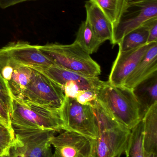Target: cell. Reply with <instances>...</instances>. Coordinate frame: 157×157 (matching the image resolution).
<instances>
[{"label": "cell", "mask_w": 157, "mask_h": 157, "mask_svg": "<svg viewBox=\"0 0 157 157\" xmlns=\"http://www.w3.org/2000/svg\"><path fill=\"white\" fill-rule=\"evenodd\" d=\"M10 117L14 134L65 131L59 109H48L24 100L12 98Z\"/></svg>", "instance_id": "cell-1"}, {"label": "cell", "mask_w": 157, "mask_h": 157, "mask_svg": "<svg viewBox=\"0 0 157 157\" xmlns=\"http://www.w3.org/2000/svg\"><path fill=\"white\" fill-rule=\"evenodd\" d=\"M96 100L119 123L131 130L142 119L140 105L132 89L102 81L96 89Z\"/></svg>", "instance_id": "cell-2"}, {"label": "cell", "mask_w": 157, "mask_h": 157, "mask_svg": "<svg viewBox=\"0 0 157 157\" xmlns=\"http://www.w3.org/2000/svg\"><path fill=\"white\" fill-rule=\"evenodd\" d=\"M39 48L55 65L89 77L101 74L99 64L75 41L67 45L48 43Z\"/></svg>", "instance_id": "cell-3"}, {"label": "cell", "mask_w": 157, "mask_h": 157, "mask_svg": "<svg viewBox=\"0 0 157 157\" xmlns=\"http://www.w3.org/2000/svg\"><path fill=\"white\" fill-rule=\"evenodd\" d=\"M157 18V0H123L112 25L111 43L118 44L124 36L147 22Z\"/></svg>", "instance_id": "cell-4"}, {"label": "cell", "mask_w": 157, "mask_h": 157, "mask_svg": "<svg viewBox=\"0 0 157 157\" xmlns=\"http://www.w3.org/2000/svg\"><path fill=\"white\" fill-rule=\"evenodd\" d=\"M98 134L94 140L95 157H120L125 153L131 130L111 116L98 122Z\"/></svg>", "instance_id": "cell-5"}, {"label": "cell", "mask_w": 157, "mask_h": 157, "mask_svg": "<svg viewBox=\"0 0 157 157\" xmlns=\"http://www.w3.org/2000/svg\"><path fill=\"white\" fill-rule=\"evenodd\" d=\"M59 113L65 131L74 132L91 139H96L98 128L91 103L83 105L75 98L65 97Z\"/></svg>", "instance_id": "cell-6"}, {"label": "cell", "mask_w": 157, "mask_h": 157, "mask_svg": "<svg viewBox=\"0 0 157 157\" xmlns=\"http://www.w3.org/2000/svg\"><path fill=\"white\" fill-rule=\"evenodd\" d=\"M65 98L64 92L61 86L35 71L25 90L23 100L48 109L59 110Z\"/></svg>", "instance_id": "cell-7"}, {"label": "cell", "mask_w": 157, "mask_h": 157, "mask_svg": "<svg viewBox=\"0 0 157 157\" xmlns=\"http://www.w3.org/2000/svg\"><path fill=\"white\" fill-rule=\"evenodd\" d=\"M54 131L15 134V142L9 157H53L51 140Z\"/></svg>", "instance_id": "cell-8"}, {"label": "cell", "mask_w": 157, "mask_h": 157, "mask_svg": "<svg viewBox=\"0 0 157 157\" xmlns=\"http://www.w3.org/2000/svg\"><path fill=\"white\" fill-rule=\"evenodd\" d=\"M35 72L33 69L15 61L2 48L0 49V75L11 98L23 99L25 90Z\"/></svg>", "instance_id": "cell-9"}, {"label": "cell", "mask_w": 157, "mask_h": 157, "mask_svg": "<svg viewBox=\"0 0 157 157\" xmlns=\"http://www.w3.org/2000/svg\"><path fill=\"white\" fill-rule=\"evenodd\" d=\"M94 140L74 132L65 131L51 140L53 157H90L94 153Z\"/></svg>", "instance_id": "cell-10"}, {"label": "cell", "mask_w": 157, "mask_h": 157, "mask_svg": "<svg viewBox=\"0 0 157 157\" xmlns=\"http://www.w3.org/2000/svg\"><path fill=\"white\" fill-rule=\"evenodd\" d=\"M2 48L6 54L19 64L39 71L54 64L42 53L39 45H32L25 41L10 42Z\"/></svg>", "instance_id": "cell-11"}, {"label": "cell", "mask_w": 157, "mask_h": 157, "mask_svg": "<svg viewBox=\"0 0 157 157\" xmlns=\"http://www.w3.org/2000/svg\"><path fill=\"white\" fill-rule=\"evenodd\" d=\"M155 43L146 44L127 51H119L108 81L113 86H124L127 78Z\"/></svg>", "instance_id": "cell-12"}, {"label": "cell", "mask_w": 157, "mask_h": 157, "mask_svg": "<svg viewBox=\"0 0 157 157\" xmlns=\"http://www.w3.org/2000/svg\"><path fill=\"white\" fill-rule=\"evenodd\" d=\"M37 71L43 74L62 88L65 83L73 82L77 84L81 90L96 89L102 82L98 77L86 76L55 64Z\"/></svg>", "instance_id": "cell-13"}, {"label": "cell", "mask_w": 157, "mask_h": 157, "mask_svg": "<svg viewBox=\"0 0 157 157\" xmlns=\"http://www.w3.org/2000/svg\"><path fill=\"white\" fill-rule=\"evenodd\" d=\"M157 72V42L146 53L124 86L133 89L141 82Z\"/></svg>", "instance_id": "cell-14"}, {"label": "cell", "mask_w": 157, "mask_h": 157, "mask_svg": "<svg viewBox=\"0 0 157 157\" xmlns=\"http://www.w3.org/2000/svg\"><path fill=\"white\" fill-rule=\"evenodd\" d=\"M86 19L99 39L102 42L111 40L112 25L100 8L94 3L86 2Z\"/></svg>", "instance_id": "cell-15"}, {"label": "cell", "mask_w": 157, "mask_h": 157, "mask_svg": "<svg viewBox=\"0 0 157 157\" xmlns=\"http://www.w3.org/2000/svg\"><path fill=\"white\" fill-rule=\"evenodd\" d=\"M132 90L140 105V116L142 120L148 109L157 102V72Z\"/></svg>", "instance_id": "cell-16"}, {"label": "cell", "mask_w": 157, "mask_h": 157, "mask_svg": "<svg viewBox=\"0 0 157 157\" xmlns=\"http://www.w3.org/2000/svg\"><path fill=\"white\" fill-rule=\"evenodd\" d=\"M143 120L145 153H157V102L148 109Z\"/></svg>", "instance_id": "cell-17"}, {"label": "cell", "mask_w": 157, "mask_h": 157, "mask_svg": "<svg viewBox=\"0 0 157 157\" xmlns=\"http://www.w3.org/2000/svg\"><path fill=\"white\" fill-rule=\"evenodd\" d=\"M74 41L90 55L96 52L102 44L86 20L80 25Z\"/></svg>", "instance_id": "cell-18"}, {"label": "cell", "mask_w": 157, "mask_h": 157, "mask_svg": "<svg viewBox=\"0 0 157 157\" xmlns=\"http://www.w3.org/2000/svg\"><path fill=\"white\" fill-rule=\"evenodd\" d=\"M143 127L142 119L131 130L125 151L126 157H145L143 147Z\"/></svg>", "instance_id": "cell-19"}, {"label": "cell", "mask_w": 157, "mask_h": 157, "mask_svg": "<svg viewBox=\"0 0 157 157\" xmlns=\"http://www.w3.org/2000/svg\"><path fill=\"white\" fill-rule=\"evenodd\" d=\"M148 28L144 25L125 35L120 41L119 52H124L133 49L147 44Z\"/></svg>", "instance_id": "cell-20"}, {"label": "cell", "mask_w": 157, "mask_h": 157, "mask_svg": "<svg viewBox=\"0 0 157 157\" xmlns=\"http://www.w3.org/2000/svg\"><path fill=\"white\" fill-rule=\"evenodd\" d=\"M96 5L112 25L117 20L123 0H88Z\"/></svg>", "instance_id": "cell-21"}, {"label": "cell", "mask_w": 157, "mask_h": 157, "mask_svg": "<svg viewBox=\"0 0 157 157\" xmlns=\"http://www.w3.org/2000/svg\"><path fill=\"white\" fill-rule=\"evenodd\" d=\"M14 142V132L0 125V147L8 155Z\"/></svg>", "instance_id": "cell-22"}, {"label": "cell", "mask_w": 157, "mask_h": 157, "mask_svg": "<svg viewBox=\"0 0 157 157\" xmlns=\"http://www.w3.org/2000/svg\"><path fill=\"white\" fill-rule=\"evenodd\" d=\"M0 101L11 113L12 109V98L3 78L0 75Z\"/></svg>", "instance_id": "cell-23"}, {"label": "cell", "mask_w": 157, "mask_h": 157, "mask_svg": "<svg viewBox=\"0 0 157 157\" xmlns=\"http://www.w3.org/2000/svg\"><path fill=\"white\" fill-rule=\"evenodd\" d=\"M75 99L83 105L89 104L96 99V89L80 90Z\"/></svg>", "instance_id": "cell-24"}, {"label": "cell", "mask_w": 157, "mask_h": 157, "mask_svg": "<svg viewBox=\"0 0 157 157\" xmlns=\"http://www.w3.org/2000/svg\"><path fill=\"white\" fill-rule=\"evenodd\" d=\"M0 125L14 132L11 124V117L7 109L0 101Z\"/></svg>", "instance_id": "cell-25"}, {"label": "cell", "mask_w": 157, "mask_h": 157, "mask_svg": "<svg viewBox=\"0 0 157 157\" xmlns=\"http://www.w3.org/2000/svg\"><path fill=\"white\" fill-rule=\"evenodd\" d=\"M144 25L148 28V36L147 44L157 42V18H153Z\"/></svg>", "instance_id": "cell-26"}, {"label": "cell", "mask_w": 157, "mask_h": 157, "mask_svg": "<svg viewBox=\"0 0 157 157\" xmlns=\"http://www.w3.org/2000/svg\"><path fill=\"white\" fill-rule=\"evenodd\" d=\"M65 97L76 98L79 90H81L77 84L73 82L65 83L63 87Z\"/></svg>", "instance_id": "cell-27"}, {"label": "cell", "mask_w": 157, "mask_h": 157, "mask_svg": "<svg viewBox=\"0 0 157 157\" xmlns=\"http://www.w3.org/2000/svg\"><path fill=\"white\" fill-rule=\"evenodd\" d=\"M31 1L36 0H0V7L2 9H6L20 3Z\"/></svg>", "instance_id": "cell-28"}, {"label": "cell", "mask_w": 157, "mask_h": 157, "mask_svg": "<svg viewBox=\"0 0 157 157\" xmlns=\"http://www.w3.org/2000/svg\"><path fill=\"white\" fill-rule=\"evenodd\" d=\"M7 156L8 155L0 147V157H5Z\"/></svg>", "instance_id": "cell-29"}, {"label": "cell", "mask_w": 157, "mask_h": 157, "mask_svg": "<svg viewBox=\"0 0 157 157\" xmlns=\"http://www.w3.org/2000/svg\"><path fill=\"white\" fill-rule=\"evenodd\" d=\"M145 157H157V153L145 154Z\"/></svg>", "instance_id": "cell-30"}, {"label": "cell", "mask_w": 157, "mask_h": 157, "mask_svg": "<svg viewBox=\"0 0 157 157\" xmlns=\"http://www.w3.org/2000/svg\"><path fill=\"white\" fill-rule=\"evenodd\" d=\"M95 157V156H94V155H92V156H91V157Z\"/></svg>", "instance_id": "cell-31"}, {"label": "cell", "mask_w": 157, "mask_h": 157, "mask_svg": "<svg viewBox=\"0 0 157 157\" xmlns=\"http://www.w3.org/2000/svg\"><path fill=\"white\" fill-rule=\"evenodd\" d=\"M9 157L8 156H6V157Z\"/></svg>", "instance_id": "cell-32"}]
</instances>
